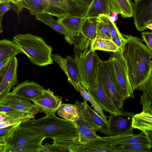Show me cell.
I'll use <instances>...</instances> for the list:
<instances>
[{"label":"cell","instance_id":"1","mask_svg":"<svg viewBox=\"0 0 152 152\" xmlns=\"http://www.w3.org/2000/svg\"><path fill=\"white\" fill-rule=\"evenodd\" d=\"M124 40L120 49L127 66L133 90L152 75V51L137 36L122 34Z\"/></svg>","mask_w":152,"mask_h":152},{"label":"cell","instance_id":"2","mask_svg":"<svg viewBox=\"0 0 152 152\" xmlns=\"http://www.w3.org/2000/svg\"><path fill=\"white\" fill-rule=\"evenodd\" d=\"M22 123L33 130L43 134L45 138L73 140L79 138L75 122L60 118L55 114L45 115L37 119H30Z\"/></svg>","mask_w":152,"mask_h":152},{"label":"cell","instance_id":"3","mask_svg":"<svg viewBox=\"0 0 152 152\" xmlns=\"http://www.w3.org/2000/svg\"><path fill=\"white\" fill-rule=\"evenodd\" d=\"M12 40L33 64L43 66L53 64L52 47L42 38L30 33L19 34L15 35Z\"/></svg>","mask_w":152,"mask_h":152},{"label":"cell","instance_id":"4","mask_svg":"<svg viewBox=\"0 0 152 152\" xmlns=\"http://www.w3.org/2000/svg\"><path fill=\"white\" fill-rule=\"evenodd\" d=\"M45 135L21 123L5 140L4 152H41Z\"/></svg>","mask_w":152,"mask_h":152},{"label":"cell","instance_id":"5","mask_svg":"<svg viewBox=\"0 0 152 152\" xmlns=\"http://www.w3.org/2000/svg\"><path fill=\"white\" fill-rule=\"evenodd\" d=\"M95 56L100 78L106 94L118 114L122 110L126 99L119 92L116 84L110 58L102 60L95 52Z\"/></svg>","mask_w":152,"mask_h":152},{"label":"cell","instance_id":"6","mask_svg":"<svg viewBox=\"0 0 152 152\" xmlns=\"http://www.w3.org/2000/svg\"><path fill=\"white\" fill-rule=\"evenodd\" d=\"M133 129L127 132L117 136H99L94 140L85 144H79L71 146L70 152H126L121 145L114 146L117 141L132 136Z\"/></svg>","mask_w":152,"mask_h":152},{"label":"cell","instance_id":"7","mask_svg":"<svg viewBox=\"0 0 152 152\" xmlns=\"http://www.w3.org/2000/svg\"><path fill=\"white\" fill-rule=\"evenodd\" d=\"M95 51L75 52L74 58L77 67L80 84L86 90L93 86L96 78V68L94 59Z\"/></svg>","mask_w":152,"mask_h":152},{"label":"cell","instance_id":"8","mask_svg":"<svg viewBox=\"0 0 152 152\" xmlns=\"http://www.w3.org/2000/svg\"><path fill=\"white\" fill-rule=\"evenodd\" d=\"M111 61L117 89L126 99H134V90L128 75L126 64L119 50L110 58Z\"/></svg>","mask_w":152,"mask_h":152},{"label":"cell","instance_id":"9","mask_svg":"<svg viewBox=\"0 0 152 152\" xmlns=\"http://www.w3.org/2000/svg\"><path fill=\"white\" fill-rule=\"evenodd\" d=\"M132 16L138 30H152V0H134Z\"/></svg>","mask_w":152,"mask_h":152},{"label":"cell","instance_id":"10","mask_svg":"<svg viewBox=\"0 0 152 152\" xmlns=\"http://www.w3.org/2000/svg\"><path fill=\"white\" fill-rule=\"evenodd\" d=\"M107 120L109 136H117L125 133L133 128L132 118L135 114L132 112L121 110L119 114L109 113Z\"/></svg>","mask_w":152,"mask_h":152},{"label":"cell","instance_id":"11","mask_svg":"<svg viewBox=\"0 0 152 152\" xmlns=\"http://www.w3.org/2000/svg\"><path fill=\"white\" fill-rule=\"evenodd\" d=\"M94 59L96 68L95 82L93 86L88 88L86 90L102 107L103 110L109 113L118 114L112 102L107 96L104 91L99 75L95 53Z\"/></svg>","mask_w":152,"mask_h":152},{"label":"cell","instance_id":"12","mask_svg":"<svg viewBox=\"0 0 152 152\" xmlns=\"http://www.w3.org/2000/svg\"><path fill=\"white\" fill-rule=\"evenodd\" d=\"M52 58L59 65L68 77V82L78 92L77 86L80 83L78 69L75 58L67 55L65 58L57 54H51Z\"/></svg>","mask_w":152,"mask_h":152},{"label":"cell","instance_id":"13","mask_svg":"<svg viewBox=\"0 0 152 152\" xmlns=\"http://www.w3.org/2000/svg\"><path fill=\"white\" fill-rule=\"evenodd\" d=\"M33 103L46 114V116L55 114L62 103V98L55 95L48 88L45 89L40 96L32 101Z\"/></svg>","mask_w":152,"mask_h":152},{"label":"cell","instance_id":"14","mask_svg":"<svg viewBox=\"0 0 152 152\" xmlns=\"http://www.w3.org/2000/svg\"><path fill=\"white\" fill-rule=\"evenodd\" d=\"M0 105L8 107L35 116L41 110L31 101L15 96L10 92L0 100Z\"/></svg>","mask_w":152,"mask_h":152},{"label":"cell","instance_id":"15","mask_svg":"<svg viewBox=\"0 0 152 152\" xmlns=\"http://www.w3.org/2000/svg\"><path fill=\"white\" fill-rule=\"evenodd\" d=\"M45 90L35 82L27 80L18 83L10 92L15 96L32 101L42 95Z\"/></svg>","mask_w":152,"mask_h":152},{"label":"cell","instance_id":"16","mask_svg":"<svg viewBox=\"0 0 152 152\" xmlns=\"http://www.w3.org/2000/svg\"><path fill=\"white\" fill-rule=\"evenodd\" d=\"M15 4V11L18 14L26 8L32 15L46 13L55 16L51 5L46 0H19Z\"/></svg>","mask_w":152,"mask_h":152},{"label":"cell","instance_id":"17","mask_svg":"<svg viewBox=\"0 0 152 152\" xmlns=\"http://www.w3.org/2000/svg\"><path fill=\"white\" fill-rule=\"evenodd\" d=\"M18 59L15 56L10 62L0 83V100L18 83Z\"/></svg>","mask_w":152,"mask_h":152},{"label":"cell","instance_id":"18","mask_svg":"<svg viewBox=\"0 0 152 152\" xmlns=\"http://www.w3.org/2000/svg\"><path fill=\"white\" fill-rule=\"evenodd\" d=\"M35 16L37 20L48 25L59 33L64 34L65 39L70 45L73 44L75 46L80 43V35L76 36L69 32L53 16L46 13L38 14Z\"/></svg>","mask_w":152,"mask_h":152},{"label":"cell","instance_id":"19","mask_svg":"<svg viewBox=\"0 0 152 152\" xmlns=\"http://www.w3.org/2000/svg\"><path fill=\"white\" fill-rule=\"evenodd\" d=\"M97 23V17L84 18L80 35L81 48H88L91 42L96 39Z\"/></svg>","mask_w":152,"mask_h":152},{"label":"cell","instance_id":"20","mask_svg":"<svg viewBox=\"0 0 152 152\" xmlns=\"http://www.w3.org/2000/svg\"><path fill=\"white\" fill-rule=\"evenodd\" d=\"M132 126L143 132L152 140V111L147 113L142 111L135 114L132 118Z\"/></svg>","mask_w":152,"mask_h":152},{"label":"cell","instance_id":"21","mask_svg":"<svg viewBox=\"0 0 152 152\" xmlns=\"http://www.w3.org/2000/svg\"><path fill=\"white\" fill-rule=\"evenodd\" d=\"M84 18L82 16L67 14L58 18V22L70 33L79 36Z\"/></svg>","mask_w":152,"mask_h":152},{"label":"cell","instance_id":"22","mask_svg":"<svg viewBox=\"0 0 152 152\" xmlns=\"http://www.w3.org/2000/svg\"><path fill=\"white\" fill-rule=\"evenodd\" d=\"M137 90L143 94L141 96L140 103L142 105V111H152V75H151L139 86Z\"/></svg>","mask_w":152,"mask_h":152},{"label":"cell","instance_id":"23","mask_svg":"<svg viewBox=\"0 0 152 152\" xmlns=\"http://www.w3.org/2000/svg\"><path fill=\"white\" fill-rule=\"evenodd\" d=\"M79 134L78 140L80 144H85L92 141L100 136L90 125L80 117L75 122Z\"/></svg>","mask_w":152,"mask_h":152},{"label":"cell","instance_id":"24","mask_svg":"<svg viewBox=\"0 0 152 152\" xmlns=\"http://www.w3.org/2000/svg\"><path fill=\"white\" fill-rule=\"evenodd\" d=\"M111 12L109 0H93L84 18L97 17L100 15L109 17Z\"/></svg>","mask_w":152,"mask_h":152},{"label":"cell","instance_id":"25","mask_svg":"<svg viewBox=\"0 0 152 152\" xmlns=\"http://www.w3.org/2000/svg\"><path fill=\"white\" fill-rule=\"evenodd\" d=\"M111 12L124 18L132 17L133 3L131 0H109Z\"/></svg>","mask_w":152,"mask_h":152},{"label":"cell","instance_id":"26","mask_svg":"<svg viewBox=\"0 0 152 152\" xmlns=\"http://www.w3.org/2000/svg\"><path fill=\"white\" fill-rule=\"evenodd\" d=\"M20 53H23L22 50L13 40H0V61L10 57L15 56Z\"/></svg>","mask_w":152,"mask_h":152},{"label":"cell","instance_id":"27","mask_svg":"<svg viewBox=\"0 0 152 152\" xmlns=\"http://www.w3.org/2000/svg\"><path fill=\"white\" fill-rule=\"evenodd\" d=\"M68 14L85 17L89 6L77 0H65L63 2Z\"/></svg>","mask_w":152,"mask_h":152},{"label":"cell","instance_id":"28","mask_svg":"<svg viewBox=\"0 0 152 152\" xmlns=\"http://www.w3.org/2000/svg\"><path fill=\"white\" fill-rule=\"evenodd\" d=\"M0 114L4 115L11 120L22 122L33 118L35 117L8 107L1 105H0Z\"/></svg>","mask_w":152,"mask_h":152},{"label":"cell","instance_id":"29","mask_svg":"<svg viewBox=\"0 0 152 152\" xmlns=\"http://www.w3.org/2000/svg\"><path fill=\"white\" fill-rule=\"evenodd\" d=\"M57 111L59 116L69 121L75 122L80 117L75 104L61 103Z\"/></svg>","mask_w":152,"mask_h":152},{"label":"cell","instance_id":"30","mask_svg":"<svg viewBox=\"0 0 152 152\" xmlns=\"http://www.w3.org/2000/svg\"><path fill=\"white\" fill-rule=\"evenodd\" d=\"M109 18L108 16L102 15H99L97 17V23L96 39L111 40L109 28Z\"/></svg>","mask_w":152,"mask_h":152},{"label":"cell","instance_id":"31","mask_svg":"<svg viewBox=\"0 0 152 152\" xmlns=\"http://www.w3.org/2000/svg\"><path fill=\"white\" fill-rule=\"evenodd\" d=\"M89 48L94 51L96 50L115 53L120 48L111 40L103 39H95L91 42Z\"/></svg>","mask_w":152,"mask_h":152},{"label":"cell","instance_id":"32","mask_svg":"<svg viewBox=\"0 0 152 152\" xmlns=\"http://www.w3.org/2000/svg\"><path fill=\"white\" fill-rule=\"evenodd\" d=\"M87 102L84 101L83 102L76 101L75 105L77 109L80 117L91 126L97 132L104 133L101 128L94 121L88 111L86 107Z\"/></svg>","mask_w":152,"mask_h":152},{"label":"cell","instance_id":"33","mask_svg":"<svg viewBox=\"0 0 152 152\" xmlns=\"http://www.w3.org/2000/svg\"><path fill=\"white\" fill-rule=\"evenodd\" d=\"M78 92H79L83 97L84 101L89 102L92 104L94 110L99 114L103 121L108 125L107 120V117L104 114L103 109L90 96L88 93L82 86L80 83L77 86Z\"/></svg>","mask_w":152,"mask_h":152},{"label":"cell","instance_id":"34","mask_svg":"<svg viewBox=\"0 0 152 152\" xmlns=\"http://www.w3.org/2000/svg\"><path fill=\"white\" fill-rule=\"evenodd\" d=\"M141 143L152 145V140H151L143 132L137 134H134L130 137L123 139L113 144V145H124L127 144Z\"/></svg>","mask_w":152,"mask_h":152},{"label":"cell","instance_id":"35","mask_svg":"<svg viewBox=\"0 0 152 152\" xmlns=\"http://www.w3.org/2000/svg\"><path fill=\"white\" fill-rule=\"evenodd\" d=\"M109 28L112 41L120 48H121L124 38L120 33L115 23L109 17Z\"/></svg>","mask_w":152,"mask_h":152},{"label":"cell","instance_id":"36","mask_svg":"<svg viewBox=\"0 0 152 152\" xmlns=\"http://www.w3.org/2000/svg\"><path fill=\"white\" fill-rule=\"evenodd\" d=\"M86 108L94 122L100 127L104 132V134L109 135L108 127L107 124L102 118L99 114L92 109L86 104Z\"/></svg>","mask_w":152,"mask_h":152},{"label":"cell","instance_id":"37","mask_svg":"<svg viewBox=\"0 0 152 152\" xmlns=\"http://www.w3.org/2000/svg\"><path fill=\"white\" fill-rule=\"evenodd\" d=\"M51 5L55 17L58 18L68 14L64 4L62 0H46Z\"/></svg>","mask_w":152,"mask_h":152},{"label":"cell","instance_id":"38","mask_svg":"<svg viewBox=\"0 0 152 152\" xmlns=\"http://www.w3.org/2000/svg\"><path fill=\"white\" fill-rule=\"evenodd\" d=\"M121 145L126 152H150L152 148V145L141 143Z\"/></svg>","mask_w":152,"mask_h":152},{"label":"cell","instance_id":"39","mask_svg":"<svg viewBox=\"0 0 152 152\" xmlns=\"http://www.w3.org/2000/svg\"><path fill=\"white\" fill-rule=\"evenodd\" d=\"M52 144L46 143L43 146L41 152H69V148L66 147L61 145L55 142H53Z\"/></svg>","mask_w":152,"mask_h":152},{"label":"cell","instance_id":"40","mask_svg":"<svg viewBox=\"0 0 152 152\" xmlns=\"http://www.w3.org/2000/svg\"><path fill=\"white\" fill-rule=\"evenodd\" d=\"M22 122L19 121L6 127L0 128V139L5 141Z\"/></svg>","mask_w":152,"mask_h":152},{"label":"cell","instance_id":"41","mask_svg":"<svg viewBox=\"0 0 152 152\" xmlns=\"http://www.w3.org/2000/svg\"><path fill=\"white\" fill-rule=\"evenodd\" d=\"M15 4L11 2H4L0 4V22L6 12L11 9L15 10Z\"/></svg>","mask_w":152,"mask_h":152},{"label":"cell","instance_id":"42","mask_svg":"<svg viewBox=\"0 0 152 152\" xmlns=\"http://www.w3.org/2000/svg\"><path fill=\"white\" fill-rule=\"evenodd\" d=\"M143 41H144L147 47L152 51V32H144L142 33Z\"/></svg>","mask_w":152,"mask_h":152},{"label":"cell","instance_id":"43","mask_svg":"<svg viewBox=\"0 0 152 152\" xmlns=\"http://www.w3.org/2000/svg\"><path fill=\"white\" fill-rule=\"evenodd\" d=\"M13 57H10L0 61V76L3 77L10 62Z\"/></svg>","mask_w":152,"mask_h":152},{"label":"cell","instance_id":"44","mask_svg":"<svg viewBox=\"0 0 152 152\" xmlns=\"http://www.w3.org/2000/svg\"><path fill=\"white\" fill-rule=\"evenodd\" d=\"M18 121L11 120L6 116L3 121H0V128L6 127Z\"/></svg>","mask_w":152,"mask_h":152},{"label":"cell","instance_id":"45","mask_svg":"<svg viewBox=\"0 0 152 152\" xmlns=\"http://www.w3.org/2000/svg\"><path fill=\"white\" fill-rule=\"evenodd\" d=\"M79 2L86 5L90 6L93 0H77Z\"/></svg>","mask_w":152,"mask_h":152},{"label":"cell","instance_id":"46","mask_svg":"<svg viewBox=\"0 0 152 152\" xmlns=\"http://www.w3.org/2000/svg\"><path fill=\"white\" fill-rule=\"evenodd\" d=\"M5 145V141L0 139V152H4Z\"/></svg>","mask_w":152,"mask_h":152},{"label":"cell","instance_id":"47","mask_svg":"<svg viewBox=\"0 0 152 152\" xmlns=\"http://www.w3.org/2000/svg\"><path fill=\"white\" fill-rule=\"evenodd\" d=\"M6 2H12L15 4H16L18 2L19 0H5Z\"/></svg>","mask_w":152,"mask_h":152},{"label":"cell","instance_id":"48","mask_svg":"<svg viewBox=\"0 0 152 152\" xmlns=\"http://www.w3.org/2000/svg\"><path fill=\"white\" fill-rule=\"evenodd\" d=\"M5 117L6 116L4 115L0 114V121H3Z\"/></svg>","mask_w":152,"mask_h":152},{"label":"cell","instance_id":"49","mask_svg":"<svg viewBox=\"0 0 152 152\" xmlns=\"http://www.w3.org/2000/svg\"><path fill=\"white\" fill-rule=\"evenodd\" d=\"M3 32L2 26L1 22H0V34Z\"/></svg>","mask_w":152,"mask_h":152},{"label":"cell","instance_id":"50","mask_svg":"<svg viewBox=\"0 0 152 152\" xmlns=\"http://www.w3.org/2000/svg\"><path fill=\"white\" fill-rule=\"evenodd\" d=\"M4 2H6L5 0H0V4Z\"/></svg>","mask_w":152,"mask_h":152},{"label":"cell","instance_id":"51","mask_svg":"<svg viewBox=\"0 0 152 152\" xmlns=\"http://www.w3.org/2000/svg\"><path fill=\"white\" fill-rule=\"evenodd\" d=\"M2 77H3L0 76V83L1 82Z\"/></svg>","mask_w":152,"mask_h":152},{"label":"cell","instance_id":"52","mask_svg":"<svg viewBox=\"0 0 152 152\" xmlns=\"http://www.w3.org/2000/svg\"><path fill=\"white\" fill-rule=\"evenodd\" d=\"M65 0H62V2H63V3H64L63 2H64V1Z\"/></svg>","mask_w":152,"mask_h":152}]
</instances>
